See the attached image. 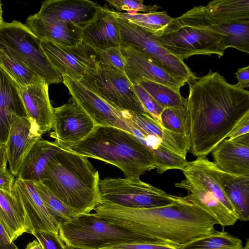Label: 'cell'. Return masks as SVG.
<instances>
[{"label": "cell", "instance_id": "cell-43", "mask_svg": "<svg viewBox=\"0 0 249 249\" xmlns=\"http://www.w3.org/2000/svg\"><path fill=\"white\" fill-rule=\"evenodd\" d=\"M0 249H18L0 222Z\"/></svg>", "mask_w": 249, "mask_h": 249}, {"label": "cell", "instance_id": "cell-39", "mask_svg": "<svg viewBox=\"0 0 249 249\" xmlns=\"http://www.w3.org/2000/svg\"><path fill=\"white\" fill-rule=\"evenodd\" d=\"M101 249H178L171 246L153 243H128L120 244Z\"/></svg>", "mask_w": 249, "mask_h": 249}, {"label": "cell", "instance_id": "cell-10", "mask_svg": "<svg viewBox=\"0 0 249 249\" xmlns=\"http://www.w3.org/2000/svg\"><path fill=\"white\" fill-rule=\"evenodd\" d=\"M166 50L183 61L196 55L223 56L227 37L211 31L179 26L171 22L162 33L154 36Z\"/></svg>", "mask_w": 249, "mask_h": 249}, {"label": "cell", "instance_id": "cell-38", "mask_svg": "<svg viewBox=\"0 0 249 249\" xmlns=\"http://www.w3.org/2000/svg\"><path fill=\"white\" fill-rule=\"evenodd\" d=\"M32 234L36 237L43 249H66V245L60 238L48 232L35 231Z\"/></svg>", "mask_w": 249, "mask_h": 249}, {"label": "cell", "instance_id": "cell-36", "mask_svg": "<svg viewBox=\"0 0 249 249\" xmlns=\"http://www.w3.org/2000/svg\"><path fill=\"white\" fill-rule=\"evenodd\" d=\"M94 50L100 63L112 66L124 72L125 61L120 47Z\"/></svg>", "mask_w": 249, "mask_h": 249}, {"label": "cell", "instance_id": "cell-31", "mask_svg": "<svg viewBox=\"0 0 249 249\" xmlns=\"http://www.w3.org/2000/svg\"><path fill=\"white\" fill-rule=\"evenodd\" d=\"M138 84L143 88L163 108L186 109L187 98L180 91L149 80L143 79Z\"/></svg>", "mask_w": 249, "mask_h": 249}, {"label": "cell", "instance_id": "cell-14", "mask_svg": "<svg viewBox=\"0 0 249 249\" xmlns=\"http://www.w3.org/2000/svg\"><path fill=\"white\" fill-rule=\"evenodd\" d=\"M63 83L71 97L89 115L97 126H113L133 134L122 111L104 101L79 81L62 76Z\"/></svg>", "mask_w": 249, "mask_h": 249}, {"label": "cell", "instance_id": "cell-42", "mask_svg": "<svg viewBox=\"0 0 249 249\" xmlns=\"http://www.w3.org/2000/svg\"><path fill=\"white\" fill-rule=\"evenodd\" d=\"M238 83L235 85L241 89L248 88L249 86V66L239 68L235 72Z\"/></svg>", "mask_w": 249, "mask_h": 249}, {"label": "cell", "instance_id": "cell-24", "mask_svg": "<svg viewBox=\"0 0 249 249\" xmlns=\"http://www.w3.org/2000/svg\"><path fill=\"white\" fill-rule=\"evenodd\" d=\"M187 191L188 197L214 218L222 227L233 225L238 220V214L224 205L211 192L190 179L185 178L175 184Z\"/></svg>", "mask_w": 249, "mask_h": 249}, {"label": "cell", "instance_id": "cell-34", "mask_svg": "<svg viewBox=\"0 0 249 249\" xmlns=\"http://www.w3.org/2000/svg\"><path fill=\"white\" fill-rule=\"evenodd\" d=\"M164 128L189 136V125L186 109L164 108L160 115Z\"/></svg>", "mask_w": 249, "mask_h": 249}, {"label": "cell", "instance_id": "cell-48", "mask_svg": "<svg viewBox=\"0 0 249 249\" xmlns=\"http://www.w3.org/2000/svg\"><path fill=\"white\" fill-rule=\"evenodd\" d=\"M66 249H83V248H75L69 246H67L66 247Z\"/></svg>", "mask_w": 249, "mask_h": 249}, {"label": "cell", "instance_id": "cell-16", "mask_svg": "<svg viewBox=\"0 0 249 249\" xmlns=\"http://www.w3.org/2000/svg\"><path fill=\"white\" fill-rule=\"evenodd\" d=\"M12 194L22 205L35 231L48 232L59 236L60 224L47 211L33 181L15 179Z\"/></svg>", "mask_w": 249, "mask_h": 249}, {"label": "cell", "instance_id": "cell-21", "mask_svg": "<svg viewBox=\"0 0 249 249\" xmlns=\"http://www.w3.org/2000/svg\"><path fill=\"white\" fill-rule=\"evenodd\" d=\"M81 38L94 49L121 47L119 24L112 11L101 6L93 20L82 30Z\"/></svg>", "mask_w": 249, "mask_h": 249}, {"label": "cell", "instance_id": "cell-26", "mask_svg": "<svg viewBox=\"0 0 249 249\" xmlns=\"http://www.w3.org/2000/svg\"><path fill=\"white\" fill-rule=\"evenodd\" d=\"M62 149L55 142L41 138L33 145L24 158L16 178L40 181L49 162Z\"/></svg>", "mask_w": 249, "mask_h": 249}, {"label": "cell", "instance_id": "cell-19", "mask_svg": "<svg viewBox=\"0 0 249 249\" xmlns=\"http://www.w3.org/2000/svg\"><path fill=\"white\" fill-rule=\"evenodd\" d=\"M28 118L42 135L52 128L53 107L49 95V85L43 81L18 88Z\"/></svg>", "mask_w": 249, "mask_h": 249}, {"label": "cell", "instance_id": "cell-11", "mask_svg": "<svg viewBox=\"0 0 249 249\" xmlns=\"http://www.w3.org/2000/svg\"><path fill=\"white\" fill-rule=\"evenodd\" d=\"M117 19L120 30L121 47L130 46L146 54L187 84L197 78L184 61L166 50L154 38L153 34L127 19Z\"/></svg>", "mask_w": 249, "mask_h": 249}, {"label": "cell", "instance_id": "cell-41", "mask_svg": "<svg viewBox=\"0 0 249 249\" xmlns=\"http://www.w3.org/2000/svg\"><path fill=\"white\" fill-rule=\"evenodd\" d=\"M15 177L7 168L0 170V190L12 194Z\"/></svg>", "mask_w": 249, "mask_h": 249}, {"label": "cell", "instance_id": "cell-46", "mask_svg": "<svg viewBox=\"0 0 249 249\" xmlns=\"http://www.w3.org/2000/svg\"><path fill=\"white\" fill-rule=\"evenodd\" d=\"M5 23L2 18V3L0 0V27Z\"/></svg>", "mask_w": 249, "mask_h": 249}, {"label": "cell", "instance_id": "cell-40", "mask_svg": "<svg viewBox=\"0 0 249 249\" xmlns=\"http://www.w3.org/2000/svg\"><path fill=\"white\" fill-rule=\"evenodd\" d=\"M247 133H249V113L245 115L237 122L227 138L233 139Z\"/></svg>", "mask_w": 249, "mask_h": 249}, {"label": "cell", "instance_id": "cell-25", "mask_svg": "<svg viewBox=\"0 0 249 249\" xmlns=\"http://www.w3.org/2000/svg\"><path fill=\"white\" fill-rule=\"evenodd\" d=\"M13 112L28 118L18 86L0 69V146L6 143Z\"/></svg>", "mask_w": 249, "mask_h": 249}, {"label": "cell", "instance_id": "cell-33", "mask_svg": "<svg viewBox=\"0 0 249 249\" xmlns=\"http://www.w3.org/2000/svg\"><path fill=\"white\" fill-rule=\"evenodd\" d=\"M34 183L49 213L59 224L70 221L79 215L73 209L57 198L41 181Z\"/></svg>", "mask_w": 249, "mask_h": 249}, {"label": "cell", "instance_id": "cell-37", "mask_svg": "<svg viewBox=\"0 0 249 249\" xmlns=\"http://www.w3.org/2000/svg\"><path fill=\"white\" fill-rule=\"evenodd\" d=\"M107 2L115 8L118 12L125 11L126 13L143 12L147 13L157 12L160 8L157 4L145 5L142 0H107Z\"/></svg>", "mask_w": 249, "mask_h": 249}, {"label": "cell", "instance_id": "cell-7", "mask_svg": "<svg viewBox=\"0 0 249 249\" xmlns=\"http://www.w3.org/2000/svg\"><path fill=\"white\" fill-rule=\"evenodd\" d=\"M36 37L25 24L13 20L0 27V49L12 55L42 78L49 85L63 82Z\"/></svg>", "mask_w": 249, "mask_h": 249}, {"label": "cell", "instance_id": "cell-12", "mask_svg": "<svg viewBox=\"0 0 249 249\" xmlns=\"http://www.w3.org/2000/svg\"><path fill=\"white\" fill-rule=\"evenodd\" d=\"M41 47L48 59L61 76L80 81L97 68L95 51L82 41L70 46L41 40Z\"/></svg>", "mask_w": 249, "mask_h": 249}, {"label": "cell", "instance_id": "cell-17", "mask_svg": "<svg viewBox=\"0 0 249 249\" xmlns=\"http://www.w3.org/2000/svg\"><path fill=\"white\" fill-rule=\"evenodd\" d=\"M41 136L29 118L12 113L5 146L9 171L15 177L30 150Z\"/></svg>", "mask_w": 249, "mask_h": 249}, {"label": "cell", "instance_id": "cell-18", "mask_svg": "<svg viewBox=\"0 0 249 249\" xmlns=\"http://www.w3.org/2000/svg\"><path fill=\"white\" fill-rule=\"evenodd\" d=\"M101 7L89 0H48L42 2L37 14L82 30L93 20Z\"/></svg>", "mask_w": 249, "mask_h": 249}, {"label": "cell", "instance_id": "cell-4", "mask_svg": "<svg viewBox=\"0 0 249 249\" xmlns=\"http://www.w3.org/2000/svg\"><path fill=\"white\" fill-rule=\"evenodd\" d=\"M65 149L111 164L127 178H140L157 167L153 153L133 134L113 126H97L83 141Z\"/></svg>", "mask_w": 249, "mask_h": 249}, {"label": "cell", "instance_id": "cell-15", "mask_svg": "<svg viewBox=\"0 0 249 249\" xmlns=\"http://www.w3.org/2000/svg\"><path fill=\"white\" fill-rule=\"evenodd\" d=\"M121 48L125 61L124 72L132 85L147 79L180 91V88L186 84L146 54L130 46Z\"/></svg>", "mask_w": 249, "mask_h": 249}, {"label": "cell", "instance_id": "cell-27", "mask_svg": "<svg viewBox=\"0 0 249 249\" xmlns=\"http://www.w3.org/2000/svg\"><path fill=\"white\" fill-rule=\"evenodd\" d=\"M212 169L241 221L249 220V176L228 173L211 161Z\"/></svg>", "mask_w": 249, "mask_h": 249}, {"label": "cell", "instance_id": "cell-28", "mask_svg": "<svg viewBox=\"0 0 249 249\" xmlns=\"http://www.w3.org/2000/svg\"><path fill=\"white\" fill-rule=\"evenodd\" d=\"M0 222L13 242L34 230L20 202L12 194L0 190Z\"/></svg>", "mask_w": 249, "mask_h": 249}, {"label": "cell", "instance_id": "cell-44", "mask_svg": "<svg viewBox=\"0 0 249 249\" xmlns=\"http://www.w3.org/2000/svg\"><path fill=\"white\" fill-rule=\"evenodd\" d=\"M7 161L5 146H0V170L6 168Z\"/></svg>", "mask_w": 249, "mask_h": 249}, {"label": "cell", "instance_id": "cell-3", "mask_svg": "<svg viewBox=\"0 0 249 249\" xmlns=\"http://www.w3.org/2000/svg\"><path fill=\"white\" fill-rule=\"evenodd\" d=\"M99 172L87 157L62 149L49 162L40 181L78 215L93 211L99 198Z\"/></svg>", "mask_w": 249, "mask_h": 249}, {"label": "cell", "instance_id": "cell-20", "mask_svg": "<svg viewBox=\"0 0 249 249\" xmlns=\"http://www.w3.org/2000/svg\"><path fill=\"white\" fill-rule=\"evenodd\" d=\"M212 153L213 163L220 170L249 176V133L233 139L223 140Z\"/></svg>", "mask_w": 249, "mask_h": 249}, {"label": "cell", "instance_id": "cell-29", "mask_svg": "<svg viewBox=\"0 0 249 249\" xmlns=\"http://www.w3.org/2000/svg\"><path fill=\"white\" fill-rule=\"evenodd\" d=\"M112 12L116 18L127 19L154 36L162 33L173 19L166 11L147 13Z\"/></svg>", "mask_w": 249, "mask_h": 249}, {"label": "cell", "instance_id": "cell-6", "mask_svg": "<svg viewBox=\"0 0 249 249\" xmlns=\"http://www.w3.org/2000/svg\"><path fill=\"white\" fill-rule=\"evenodd\" d=\"M59 236L67 246L87 249H101L123 243H147L141 236L92 213L79 215L60 224Z\"/></svg>", "mask_w": 249, "mask_h": 249}, {"label": "cell", "instance_id": "cell-23", "mask_svg": "<svg viewBox=\"0 0 249 249\" xmlns=\"http://www.w3.org/2000/svg\"><path fill=\"white\" fill-rule=\"evenodd\" d=\"M122 113L124 118L132 122L145 133L156 137L162 146L186 159L190 148L189 136L164 128L149 115L127 111Z\"/></svg>", "mask_w": 249, "mask_h": 249}, {"label": "cell", "instance_id": "cell-35", "mask_svg": "<svg viewBox=\"0 0 249 249\" xmlns=\"http://www.w3.org/2000/svg\"><path fill=\"white\" fill-rule=\"evenodd\" d=\"M133 85L139 99L146 111L152 118L162 126L160 115L164 108L140 85Z\"/></svg>", "mask_w": 249, "mask_h": 249}, {"label": "cell", "instance_id": "cell-2", "mask_svg": "<svg viewBox=\"0 0 249 249\" xmlns=\"http://www.w3.org/2000/svg\"><path fill=\"white\" fill-rule=\"evenodd\" d=\"M187 84L189 151L195 156H206L249 113V92L211 69Z\"/></svg>", "mask_w": 249, "mask_h": 249}, {"label": "cell", "instance_id": "cell-13", "mask_svg": "<svg viewBox=\"0 0 249 249\" xmlns=\"http://www.w3.org/2000/svg\"><path fill=\"white\" fill-rule=\"evenodd\" d=\"M96 126L92 119L71 97L67 103L53 107V131L50 137L65 149L83 141Z\"/></svg>", "mask_w": 249, "mask_h": 249}, {"label": "cell", "instance_id": "cell-45", "mask_svg": "<svg viewBox=\"0 0 249 249\" xmlns=\"http://www.w3.org/2000/svg\"><path fill=\"white\" fill-rule=\"evenodd\" d=\"M25 249H43V248L38 241L34 240L28 243Z\"/></svg>", "mask_w": 249, "mask_h": 249}, {"label": "cell", "instance_id": "cell-1", "mask_svg": "<svg viewBox=\"0 0 249 249\" xmlns=\"http://www.w3.org/2000/svg\"><path fill=\"white\" fill-rule=\"evenodd\" d=\"M93 215L141 236L146 242L178 249L216 230L217 221L186 195L172 204L153 208H134L99 198Z\"/></svg>", "mask_w": 249, "mask_h": 249}, {"label": "cell", "instance_id": "cell-8", "mask_svg": "<svg viewBox=\"0 0 249 249\" xmlns=\"http://www.w3.org/2000/svg\"><path fill=\"white\" fill-rule=\"evenodd\" d=\"M99 189V198L134 208L169 205L178 197L144 182L140 178H106L100 180Z\"/></svg>", "mask_w": 249, "mask_h": 249}, {"label": "cell", "instance_id": "cell-32", "mask_svg": "<svg viewBox=\"0 0 249 249\" xmlns=\"http://www.w3.org/2000/svg\"><path fill=\"white\" fill-rule=\"evenodd\" d=\"M243 247L242 241L239 238L224 231H215L179 249H242Z\"/></svg>", "mask_w": 249, "mask_h": 249}, {"label": "cell", "instance_id": "cell-5", "mask_svg": "<svg viewBox=\"0 0 249 249\" xmlns=\"http://www.w3.org/2000/svg\"><path fill=\"white\" fill-rule=\"evenodd\" d=\"M179 26L191 27L211 31L227 37L226 43L240 41L248 29L249 0H215L206 5L193 7L174 18Z\"/></svg>", "mask_w": 249, "mask_h": 249}, {"label": "cell", "instance_id": "cell-30", "mask_svg": "<svg viewBox=\"0 0 249 249\" xmlns=\"http://www.w3.org/2000/svg\"><path fill=\"white\" fill-rule=\"evenodd\" d=\"M0 69L10 77L18 88L44 81L24 64L0 49Z\"/></svg>", "mask_w": 249, "mask_h": 249}, {"label": "cell", "instance_id": "cell-9", "mask_svg": "<svg viewBox=\"0 0 249 249\" xmlns=\"http://www.w3.org/2000/svg\"><path fill=\"white\" fill-rule=\"evenodd\" d=\"M79 81L119 111L150 116L124 72L115 68L99 61L96 71Z\"/></svg>", "mask_w": 249, "mask_h": 249}, {"label": "cell", "instance_id": "cell-47", "mask_svg": "<svg viewBox=\"0 0 249 249\" xmlns=\"http://www.w3.org/2000/svg\"><path fill=\"white\" fill-rule=\"evenodd\" d=\"M242 249H249V239H247L245 246L244 247H243Z\"/></svg>", "mask_w": 249, "mask_h": 249}, {"label": "cell", "instance_id": "cell-22", "mask_svg": "<svg viewBox=\"0 0 249 249\" xmlns=\"http://www.w3.org/2000/svg\"><path fill=\"white\" fill-rule=\"evenodd\" d=\"M25 24L40 40L66 46L75 45L82 41V30L67 23L41 17L37 13L29 16Z\"/></svg>", "mask_w": 249, "mask_h": 249}]
</instances>
